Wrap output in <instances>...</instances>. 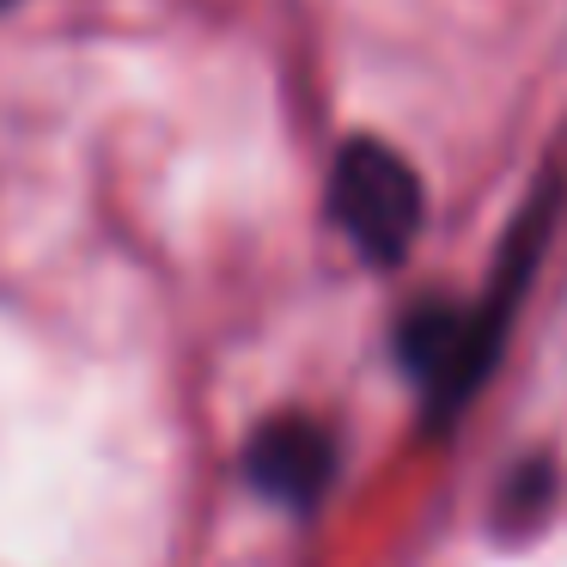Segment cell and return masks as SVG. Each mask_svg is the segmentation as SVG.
<instances>
[{
    "instance_id": "1",
    "label": "cell",
    "mask_w": 567,
    "mask_h": 567,
    "mask_svg": "<svg viewBox=\"0 0 567 567\" xmlns=\"http://www.w3.org/2000/svg\"><path fill=\"white\" fill-rule=\"evenodd\" d=\"M330 214L372 269H396L421 238L427 196L403 153H391L384 141H348L330 165Z\"/></svg>"
},
{
    "instance_id": "2",
    "label": "cell",
    "mask_w": 567,
    "mask_h": 567,
    "mask_svg": "<svg viewBox=\"0 0 567 567\" xmlns=\"http://www.w3.org/2000/svg\"><path fill=\"white\" fill-rule=\"evenodd\" d=\"M245 476L262 501L311 513L336 482V440L311 415H275L250 433L245 445Z\"/></svg>"
},
{
    "instance_id": "3",
    "label": "cell",
    "mask_w": 567,
    "mask_h": 567,
    "mask_svg": "<svg viewBox=\"0 0 567 567\" xmlns=\"http://www.w3.org/2000/svg\"><path fill=\"white\" fill-rule=\"evenodd\" d=\"M555 506H561V470H555L549 457H530V464H518L513 476L501 482V501H494V530H501L506 543L530 537V530H543L555 518Z\"/></svg>"
},
{
    "instance_id": "4",
    "label": "cell",
    "mask_w": 567,
    "mask_h": 567,
    "mask_svg": "<svg viewBox=\"0 0 567 567\" xmlns=\"http://www.w3.org/2000/svg\"><path fill=\"white\" fill-rule=\"evenodd\" d=\"M0 7H13V0H0Z\"/></svg>"
}]
</instances>
